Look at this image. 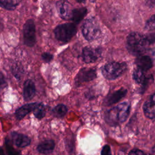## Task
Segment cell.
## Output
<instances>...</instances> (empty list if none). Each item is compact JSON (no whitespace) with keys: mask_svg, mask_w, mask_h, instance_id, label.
Returning a JSON list of instances; mask_svg holds the SVG:
<instances>
[{"mask_svg":"<svg viewBox=\"0 0 155 155\" xmlns=\"http://www.w3.org/2000/svg\"><path fill=\"white\" fill-rule=\"evenodd\" d=\"M130 104L124 102L108 110L105 114L106 122L111 126H117L128 118L130 111Z\"/></svg>","mask_w":155,"mask_h":155,"instance_id":"1","label":"cell"},{"mask_svg":"<svg viewBox=\"0 0 155 155\" xmlns=\"http://www.w3.org/2000/svg\"><path fill=\"white\" fill-rule=\"evenodd\" d=\"M149 45L146 35L137 32H132L127 36V48L133 55L138 56L143 54Z\"/></svg>","mask_w":155,"mask_h":155,"instance_id":"2","label":"cell"},{"mask_svg":"<svg viewBox=\"0 0 155 155\" xmlns=\"http://www.w3.org/2000/svg\"><path fill=\"white\" fill-rule=\"evenodd\" d=\"M82 33L85 39L88 41L98 38L101 31L97 20L94 18L87 19L82 25Z\"/></svg>","mask_w":155,"mask_h":155,"instance_id":"3","label":"cell"},{"mask_svg":"<svg viewBox=\"0 0 155 155\" xmlns=\"http://www.w3.org/2000/svg\"><path fill=\"white\" fill-rule=\"evenodd\" d=\"M127 69L125 62H112L105 65L102 68V73L105 78L115 79L120 76Z\"/></svg>","mask_w":155,"mask_h":155,"instance_id":"4","label":"cell"},{"mask_svg":"<svg viewBox=\"0 0 155 155\" xmlns=\"http://www.w3.org/2000/svg\"><path fill=\"white\" fill-rule=\"evenodd\" d=\"M77 28L74 24L65 23L57 26L54 29L56 38L61 42H67L76 35Z\"/></svg>","mask_w":155,"mask_h":155,"instance_id":"5","label":"cell"},{"mask_svg":"<svg viewBox=\"0 0 155 155\" xmlns=\"http://www.w3.org/2000/svg\"><path fill=\"white\" fill-rule=\"evenodd\" d=\"M24 41L26 45L33 47L36 43L35 25L32 19L27 20L23 27Z\"/></svg>","mask_w":155,"mask_h":155,"instance_id":"6","label":"cell"},{"mask_svg":"<svg viewBox=\"0 0 155 155\" xmlns=\"http://www.w3.org/2000/svg\"><path fill=\"white\" fill-rule=\"evenodd\" d=\"M96 78V73L95 69L89 68H82L76 76L75 77L74 81L76 85H80L82 83L89 82L93 80Z\"/></svg>","mask_w":155,"mask_h":155,"instance_id":"7","label":"cell"},{"mask_svg":"<svg viewBox=\"0 0 155 155\" xmlns=\"http://www.w3.org/2000/svg\"><path fill=\"white\" fill-rule=\"evenodd\" d=\"M101 54V50L99 48H93L90 47H85L82 53L83 61L85 63H92L96 61Z\"/></svg>","mask_w":155,"mask_h":155,"instance_id":"8","label":"cell"},{"mask_svg":"<svg viewBox=\"0 0 155 155\" xmlns=\"http://www.w3.org/2000/svg\"><path fill=\"white\" fill-rule=\"evenodd\" d=\"M56 9L60 17L65 20L71 19L72 11L71 4L67 0H59L56 4Z\"/></svg>","mask_w":155,"mask_h":155,"instance_id":"9","label":"cell"},{"mask_svg":"<svg viewBox=\"0 0 155 155\" xmlns=\"http://www.w3.org/2000/svg\"><path fill=\"white\" fill-rule=\"evenodd\" d=\"M143 113L147 117L155 119V93L149 96L143 105Z\"/></svg>","mask_w":155,"mask_h":155,"instance_id":"10","label":"cell"},{"mask_svg":"<svg viewBox=\"0 0 155 155\" xmlns=\"http://www.w3.org/2000/svg\"><path fill=\"white\" fill-rule=\"evenodd\" d=\"M11 139L13 144L19 148L25 147L31 142L30 139L27 136L16 132L12 133Z\"/></svg>","mask_w":155,"mask_h":155,"instance_id":"11","label":"cell"},{"mask_svg":"<svg viewBox=\"0 0 155 155\" xmlns=\"http://www.w3.org/2000/svg\"><path fill=\"white\" fill-rule=\"evenodd\" d=\"M127 91L126 89L122 88L113 92L105 98L104 101L105 104L107 105H111L117 102L125 96V94H127Z\"/></svg>","mask_w":155,"mask_h":155,"instance_id":"12","label":"cell"},{"mask_svg":"<svg viewBox=\"0 0 155 155\" xmlns=\"http://www.w3.org/2000/svg\"><path fill=\"white\" fill-rule=\"evenodd\" d=\"M39 103L34 102V103H30L27 104L22 107H19L16 110L15 116L16 117L18 120H21L24 118L27 114H28L31 111H33L35 108L38 106Z\"/></svg>","mask_w":155,"mask_h":155,"instance_id":"13","label":"cell"},{"mask_svg":"<svg viewBox=\"0 0 155 155\" xmlns=\"http://www.w3.org/2000/svg\"><path fill=\"white\" fill-rule=\"evenodd\" d=\"M36 87L35 83L30 79L25 81L24 84L23 96L25 101L31 100L35 95Z\"/></svg>","mask_w":155,"mask_h":155,"instance_id":"14","label":"cell"},{"mask_svg":"<svg viewBox=\"0 0 155 155\" xmlns=\"http://www.w3.org/2000/svg\"><path fill=\"white\" fill-rule=\"evenodd\" d=\"M137 67L140 68L144 71H147L153 66V62L151 58L147 55L142 54L137 56L136 60Z\"/></svg>","mask_w":155,"mask_h":155,"instance_id":"15","label":"cell"},{"mask_svg":"<svg viewBox=\"0 0 155 155\" xmlns=\"http://www.w3.org/2000/svg\"><path fill=\"white\" fill-rule=\"evenodd\" d=\"M133 78L136 83L142 84L144 86H145V85L149 82V80L151 78L150 77H147L145 74V71L138 67L134 70Z\"/></svg>","mask_w":155,"mask_h":155,"instance_id":"16","label":"cell"},{"mask_svg":"<svg viewBox=\"0 0 155 155\" xmlns=\"http://www.w3.org/2000/svg\"><path fill=\"white\" fill-rule=\"evenodd\" d=\"M54 146V142L53 140H46L38 145L37 150L42 154H50L53 152Z\"/></svg>","mask_w":155,"mask_h":155,"instance_id":"17","label":"cell"},{"mask_svg":"<svg viewBox=\"0 0 155 155\" xmlns=\"http://www.w3.org/2000/svg\"><path fill=\"white\" fill-rule=\"evenodd\" d=\"M87 13V10L85 7L73 9L71 20H72L74 22L78 24L84 18Z\"/></svg>","mask_w":155,"mask_h":155,"instance_id":"18","label":"cell"},{"mask_svg":"<svg viewBox=\"0 0 155 155\" xmlns=\"http://www.w3.org/2000/svg\"><path fill=\"white\" fill-rule=\"evenodd\" d=\"M21 0H0V6L7 10H13L19 4Z\"/></svg>","mask_w":155,"mask_h":155,"instance_id":"19","label":"cell"},{"mask_svg":"<svg viewBox=\"0 0 155 155\" xmlns=\"http://www.w3.org/2000/svg\"><path fill=\"white\" fill-rule=\"evenodd\" d=\"M53 114L58 117H62L67 112V108L64 104H59L54 107L52 111Z\"/></svg>","mask_w":155,"mask_h":155,"instance_id":"20","label":"cell"},{"mask_svg":"<svg viewBox=\"0 0 155 155\" xmlns=\"http://www.w3.org/2000/svg\"><path fill=\"white\" fill-rule=\"evenodd\" d=\"M33 113H34V115L35 116V117L38 119H42V117H44L46 113V111H45L44 105L41 103H39L38 106L33 111Z\"/></svg>","mask_w":155,"mask_h":155,"instance_id":"21","label":"cell"},{"mask_svg":"<svg viewBox=\"0 0 155 155\" xmlns=\"http://www.w3.org/2000/svg\"><path fill=\"white\" fill-rule=\"evenodd\" d=\"M145 28L147 30H155V14L152 15L147 21Z\"/></svg>","mask_w":155,"mask_h":155,"instance_id":"22","label":"cell"},{"mask_svg":"<svg viewBox=\"0 0 155 155\" xmlns=\"http://www.w3.org/2000/svg\"><path fill=\"white\" fill-rule=\"evenodd\" d=\"M5 146H6V148L7 150L8 153L10 154H16L19 153V152H18L17 151H16L15 149H14L13 148V147L11 145V143L10 142V140L8 139H7V140H6L5 141Z\"/></svg>","mask_w":155,"mask_h":155,"instance_id":"23","label":"cell"},{"mask_svg":"<svg viewBox=\"0 0 155 155\" xmlns=\"http://www.w3.org/2000/svg\"><path fill=\"white\" fill-rule=\"evenodd\" d=\"M42 59L45 62H50L53 59V55L50 53H43L41 55Z\"/></svg>","mask_w":155,"mask_h":155,"instance_id":"24","label":"cell"},{"mask_svg":"<svg viewBox=\"0 0 155 155\" xmlns=\"http://www.w3.org/2000/svg\"><path fill=\"white\" fill-rule=\"evenodd\" d=\"M146 36L150 44H151L155 42V33L146 35Z\"/></svg>","mask_w":155,"mask_h":155,"instance_id":"25","label":"cell"},{"mask_svg":"<svg viewBox=\"0 0 155 155\" xmlns=\"http://www.w3.org/2000/svg\"><path fill=\"white\" fill-rule=\"evenodd\" d=\"M6 85H7V84L5 82V78L3 75V74L0 72V90L4 88L6 86Z\"/></svg>","mask_w":155,"mask_h":155,"instance_id":"26","label":"cell"},{"mask_svg":"<svg viewBox=\"0 0 155 155\" xmlns=\"http://www.w3.org/2000/svg\"><path fill=\"white\" fill-rule=\"evenodd\" d=\"M111 154V151H110V146H108V145H105V146H104L101 151V154L106 155V154Z\"/></svg>","mask_w":155,"mask_h":155,"instance_id":"27","label":"cell"},{"mask_svg":"<svg viewBox=\"0 0 155 155\" xmlns=\"http://www.w3.org/2000/svg\"><path fill=\"white\" fill-rule=\"evenodd\" d=\"M145 154V153L139 149H133L129 153V154Z\"/></svg>","mask_w":155,"mask_h":155,"instance_id":"28","label":"cell"},{"mask_svg":"<svg viewBox=\"0 0 155 155\" xmlns=\"http://www.w3.org/2000/svg\"><path fill=\"white\" fill-rule=\"evenodd\" d=\"M145 4L149 7H153L155 5V0H145Z\"/></svg>","mask_w":155,"mask_h":155,"instance_id":"29","label":"cell"},{"mask_svg":"<svg viewBox=\"0 0 155 155\" xmlns=\"http://www.w3.org/2000/svg\"><path fill=\"white\" fill-rule=\"evenodd\" d=\"M4 150H2V148L1 147H0V154H4Z\"/></svg>","mask_w":155,"mask_h":155,"instance_id":"30","label":"cell"},{"mask_svg":"<svg viewBox=\"0 0 155 155\" xmlns=\"http://www.w3.org/2000/svg\"><path fill=\"white\" fill-rule=\"evenodd\" d=\"M76 1H78L79 3H84L85 2V0H76Z\"/></svg>","mask_w":155,"mask_h":155,"instance_id":"31","label":"cell"},{"mask_svg":"<svg viewBox=\"0 0 155 155\" xmlns=\"http://www.w3.org/2000/svg\"><path fill=\"white\" fill-rule=\"evenodd\" d=\"M152 153H153V154H155V145H154V147H153V148H152Z\"/></svg>","mask_w":155,"mask_h":155,"instance_id":"32","label":"cell"}]
</instances>
